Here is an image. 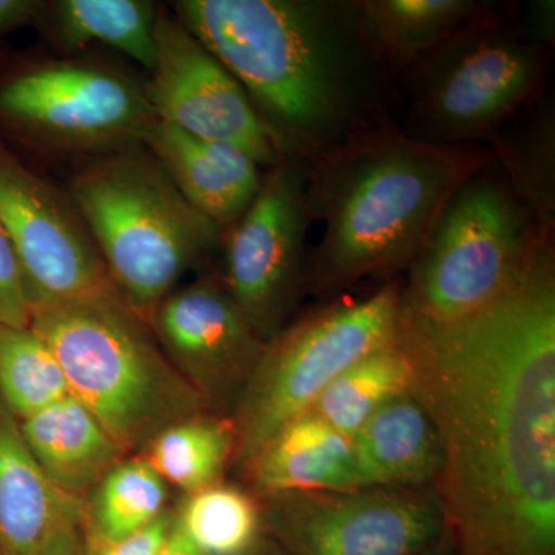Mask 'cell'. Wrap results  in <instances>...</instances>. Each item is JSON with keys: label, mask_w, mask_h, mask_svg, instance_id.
Listing matches in <instances>:
<instances>
[{"label": "cell", "mask_w": 555, "mask_h": 555, "mask_svg": "<svg viewBox=\"0 0 555 555\" xmlns=\"http://www.w3.org/2000/svg\"><path fill=\"white\" fill-rule=\"evenodd\" d=\"M414 393L436 423V489L456 555H555V248L448 324L401 317Z\"/></svg>", "instance_id": "6da1fadb"}, {"label": "cell", "mask_w": 555, "mask_h": 555, "mask_svg": "<svg viewBox=\"0 0 555 555\" xmlns=\"http://www.w3.org/2000/svg\"><path fill=\"white\" fill-rule=\"evenodd\" d=\"M175 16L238 80L287 158L310 164L401 104L356 0H179Z\"/></svg>", "instance_id": "7a4b0ae2"}, {"label": "cell", "mask_w": 555, "mask_h": 555, "mask_svg": "<svg viewBox=\"0 0 555 555\" xmlns=\"http://www.w3.org/2000/svg\"><path fill=\"white\" fill-rule=\"evenodd\" d=\"M492 159L483 144H430L387 127L308 164L310 214L324 232L306 295L331 301L367 278L408 272L456 189Z\"/></svg>", "instance_id": "3957f363"}, {"label": "cell", "mask_w": 555, "mask_h": 555, "mask_svg": "<svg viewBox=\"0 0 555 555\" xmlns=\"http://www.w3.org/2000/svg\"><path fill=\"white\" fill-rule=\"evenodd\" d=\"M30 327L60 361L69 393L126 455L144 452L175 423L211 412L116 288L33 309Z\"/></svg>", "instance_id": "277c9868"}, {"label": "cell", "mask_w": 555, "mask_h": 555, "mask_svg": "<svg viewBox=\"0 0 555 555\" xmlns=\"http://www.w3.org/2000/svg\"><path fill=\"white\" fill-rule=\"evenodd\" d=\"M68 193L113 286L144 320L221 247V230L190 206L142 144L80 160Z\"/></svg>", "instance_id": "5b68a950"}, {"label": "cell", "mask_w": 555, "mask_h": 555, "mask_svg": "<svg viewBox=\"0 0 555 555\" xmlns=\"http://www.w3.org/2000/svg\"><path fill=\"white\" fill-rule=\"evenodd\" d=\"M517 7L466 25L396 79L400 129L440 145L491 141L537 100L553 50L526 38Z\"/></svg>", "instance_id": "8992f818"}, {"label": "cell", "mask_w": 555, "mask_h": 555, "mask_svg": "<svg viewBox=\"0 0 555 555\" xmlns=\"http://www.w3.org/2000/svg\"><path fill=\"white\" fill-rule=\"evenodd\" d=\"M554 233L492 159L441 210L401 286V317L448 324L480 312L516 283Z\"/></svg>", "instance_id": "52a82bcc"}, {"label": "cell", "mask_w": 555, "mask_h": 555, "mask_svg": "<svg viewBox=\"0 0 555 555\" xmlns=\"http://www.w3.org/2000/svg\"><path fill=\"white\" fill-rule=\"evenodd\" d=\"M401 331V284L361 298H334L270 339L233 411V463L246 470L270 438L308 414L339 374L393 345Z\"/></svg>", "instance_id": "ba28073f"}, {"label": "cell", "mask_w": 555, "mask_h": 555, "mask_svg": "<svg viewBox=\"0 0 555 555\" xmlns=\"http://www.w3.org/2000/svg\"><path fill=\"white\" fill-rule=\"evenodd\" d=\"M156 115L142 80L101 57L0 65V137L80 160L142 144Z\"/></svg>", "instance_id": "9c48e42d"}, {"label": "cell", "mask_w": 555, "mask_h": 555, "mask_svg": "<svg viewBox=\"0 0 555 555\" xmlns=\"http://www.w3.org/2000/svg\"><path fill=\"white\" fill-rule=\"evenodd\" d=\"M308 164L287 158L262 173L244 214L222 233V286L268 345L291 323L306 295Z\"/></svg>", "instance_id": "30bf717a"}, {"label": "cell", "mask_w": 555, "mask_h": 555, "mask_svg": "<svg viewBox=\"0 0 555 555\" xmlns=\"http://www.w3.org/2000/svg\"><path fill=\"white\" fill-rule=\"evenodd\" d=\"M264 502V526L288 555H416L448 532L434 488L310 492Z\"/></svg>", "instance_id": "8fae6325"}, {"label": "cell", "mask_w": 555, "mask_h": 555, "mask_svg": "<svg viewBox=\"0 0 555 555\" xmlns=\"http://www.w3.org/2000/svg\"><path fill=\"white\" fill-rule=\"evenodd\" d=\"M0 228L20 261L31 310L115 288L68 190L30 169L2 137Z\"/></svg>", "instance_id": "7c38bea8"}, {"label": "cell", "mask_w": 555, "mask_h": 555, "mask_svg": "<svg viewBox=\"0 0 555 555\" xmlns=\"http://www.w3.org/2000/svg\"><path fill=\"white\" fill-rule=\"evenodd\" d=\"M155 46V65L142 83L156 118L232 145L266 170L287 159L238 80L164 7L156 16Z\"/></svg>", "instance_id": "4fadbf2b"}, {"label": "cell", "mask_w": 555, "mask_h": 555, "mask_svg": "<svg viewBox=\"0 0 555 555\" xmlns=\"http://www.w3.org/2000/svg\"><path fill=\"white\" fill-rule=\"evenodd\" d=\"M145 321L178 374L214 414L230 418L266 343L229 297L218 273L175 288Z\"/></svg>", "instance_id": "5bb4252c"}, {"label": "cell", "mask_w": 555, "mask_h": 555, "mask_svg": "<svg viewBox=\"0 0 555 555\" xmlns=\"http://www.w3.org/2000/svg\"><path fill=\"white\" fill-rule=\"evenodd\" d=\"M142 145L158 159L190 206L222 233L257 195L261 167L241 150L207 141L156 118Z\"/></svg>", "instance_id": "9a60e30c"}, {"label": "cell", "mask_w": 555, "mask_h": 555, "mask_svg": "<svg viewBox=\"0 0 555 555\" xmlns=\"http://www.w3.org/2000/svg\"><path fill=\"white\" fill-rule=\"evenodd\" d=\"M246 473L262 499L369 488L353 438L312 412L270 438Z\"/></svg>", "instance_id": "2e32d148"}, {"label": "cell", "mask_w": 555, "mask_h": 555, "mask_svg": "<svg viewBox=\"0 0 555 555\" xmlns=\"http://www.w3.org/2000/svg\"><path fill=\"white\" fill-rule=\"evenodd\" d=\"M83 499L61 491L36 462L20 420L0 401V555H38L67 526H82Z\"/></svg>", "instance_id": "e0dca14e"}, {"label": "cell", "mask_w": 555, "mask_h": 555, "mask_svg": "<svg viewBox=\"0 0 555 555\" xmlns=\"http://www.w3.org/2000/svg\"><path fill=\"white\" fill-rule=\"evenodd\" d=\"M352 438L369 488H434L443 470L440 434L414 390L387 401Z\"/></svg>", "instance_id": "ac0fdd59"}, {"label": "cell", "mask_w": 555, "mask_h": 555, "mask_svg": "<svg viewBox=\"0 0 555 555\" xmlns=\"http://www.w3.org/2000/svg\"><path fill=\"white\" fill-rule=\"evenodd\" d=\"M36 462L61 491L83 499L126 452L89 409L68 393L20 420Z\"/></svg>", "instance_id": "d6986e66"}, {"label": "cell", "mask_w": 555, "mask_h": 555, "mask_svg": "<svg viewBox=\"0 0 555 555\" xmlns=\"http://www.w3.org/2000/svg\"><path fill=\"white\" fill-rule=\"evenodd\" d=\"M495 0H356L369 38L393 78L438 43L499 7Z\"/></svg>", "instance_id": "ffe728a7"}, {"label": "cell", "mask_w": 555, "mask_h": 555, "mask_svg": "<svg viewBox=\"0 0 555 555\" xmlns=\"http://www.w3.org/2000/svg\"><path fill=\"white\" fill-rule=\"evenodd\" d=\"M158 9L150 0H43L36 28L62 53L100 42L150 72L156 61Z\"/></svg>", "instance_id": "44dd1931"}, {"label": "cell", "mask_w": 555, "mask_h": 555, "mask_svg": "<svg viewBox=\"0 0 555 555\" xmlns=\"http://www.w3.org/2000/svg\"><path fill=\"white\" fill-rule=\"evenodd\" d=\"M169 485L145 456L116 463L83 496L82 534L116 542L137 534L167 511Z\"/></svg>", "instance_id": "7402d4cb"}, {"label": "cell", "mask_w": 555, "mask_h": 555, "mask_svg": "<svg viewBox=\"0 0 555 555\" xmlns=\"http://www.w3.org/2000/svg\"><path fill=\"white\" fill-rule=\"evenodd\" d=\"M535 101L525 119L514 129L500 130L488 147L517 198L545 228L555 230L554 107Z\"/></svg>", "instance_id": "603a6c76"}, {"label": "cell", "mask_w": 555, "mask_h": 555, "mask_svg": "<svg viewBox=\"0 0 555 555\" xmlns=\"http://www.w3.org/2000/svg\"><path fill=\"white\" fill-rule=\"evenodd\" d=\"M235 430L229 416H190L164 429L142 452L167 485L185 495L221 483L235 455Z\"/></svg>", "instance_id": "cb8c5ba5"}, {"label": "cell", "mask_w": 555, "mask_h": 555, "mask_svg": "<svg viewBox=\"0 0 555 555\" xmlns=\"http://www.w3.org/2000/svg\"><path fill=\"white\" fill-rule=\"evenodd\" d=\"M414 387V366L400 341L375 350L346 369L309 412L353 437L387 401Z\"/></svg>", "instance_id": "d4e9b609"}, {"label": "cell", "mask_w": 555, "mask_h": 555, "mask_svg": "<svg viewBox=\"0 0 555 555\" xmlns=\"http://www.w3.org/2000/svg\"><path fill=\"white\" fill-rule=\"evenodd\" d=\"M175 518L203 555H250L262 543V507L238 486L218 483L185 496Z\"/></svg>", "instance_id": "484cf974"}, {"label": "cell", "mask_w": 555, "mask_h": 555, "mask_svg": "<svg viewBox=\"0 0 555 555\" xmlns=\"http://www.w3.org/2000/svg\"><path fill=\"white\" fill-rule=\"evenodd\" d=\"M68 393L49 345L30 326L0 324V401L11 414L27 418Z\"/></svg>", "instance_id": "4316f807"}, {"label": "cell", "mask_w": 555, "mask_h": 555, "mask_svg": "<svg viewBox=\"0 0 555 555\" xmlns=\"http://www.w3.org/2000/svg\"><path fill=\"white\" fill-rule=\"evenodd\" d=\"M31 309L20 261L9 236L0 228V324L30 326Z\"/></svg>", "instance_id": "83f0119b"}, {"label": "cell", "mask_w": 555, "mask_h": 555, "mask_svg": "<svg viewBox=\"0 0 555 555\" xmlns=\"http://www.w3.org/2000/svg\"><path fill=\"white\" fill-rule=\"evenodd\" d=\"M175 513L167 509L153 524L145 526L137 534L116 542H96L83 537L86 555H156L169 535Z\"/></svg>", "instance_id": "f1b7e54d"}, {"label": "cell", "mask_w": 555, "mask_h": 555, "mask_svg": "<svg viewBox=\"0 0 555 555\" xmlns=\"http://www.w3.org/2000/svg\"><path fill=\"white\" fill-rule=\"evenodd\" d=\"M526 38L546 49L555 46V2L554 0H534L529 3L524 28Z\"/></svg>", "instance_id": "f546056e"}, {"label": "cell", "mask_w": 555, "mask_h": 555, "mask_svg": "<svg viewBox=\"0 0 555 555\" xmlns=\"http://www.w3.org/2000/svg\"><path fill=\"white\" fill-rule=\"evenodd\" d=\"M43 0H0V39L38 24Z\"/></svg>", "instance_id": "4dcf8cb0"}, {"label": "cell", "mask_w": 555, "mask_h": 555, "mask_svg": "<svg viewBox=\"0 0 555 555\" xmlns=\"http://www.w3.org/2000/svg\"><path fill=\"white\" fill-rule=\"evenodd\" d=\"M38 555H86L82 526H67L51 537Z\"/></svg>", "instance_id": "1f68e13d"}, {"label": "cell", "mask_w": 555, "mask_h": 555, "mask_svg": "<svg viewBox=\"0 0 555 555\" xmlns=\"http://www.w3.org/2000/svg\"><path fill=\"white\" fill-rule=\"evenodd\" d=\"M177 517V514H175ZM156 555H203L198 547L193 545L190 542L189 537L181 531L177 524V518H175L173 525H171V529L169 535H167L166 542L163 543L158 554Z\"/></svg>", "instance_id": "d6a6232c"}, {"label": "cell", "mask_w": 555, "mask_h": 555, "mask_svg": "<svg viewBox=\"0 0 555 555\" xmlns=\"http://www.w3.org/2000/svg\"><path fill=\"white\" fill-rule=\"evenodd\" d=\"M416 555H456L454 542H452L451 534L449 531L447 534L441 537L437 543H434L433 546L427 547V550L423 551V553Z\"/></svg>", "instance_id": "836d02e7"}, {"label": "cell", "mask_w": 555, "mask_h": 555, "mask_svg": "<svg viewBox=\"0 0 555 555\" xmlns=\"http://www.w3.org/2000/svg\"><path fill=\"white\" fill-rule=\"evenodd\" d=\"M250 555H288L280 545L262 542Z\"/></svg>", "instance_id": "e575fe53"}, {"label": "cell", "mask_w": 555, "mask_h": 555, "mask_svg": "<svg viewBox=\"0 0 555 555\" xmlns=\"http://www.w3.org/2000/svg\"><path fill=\"white\" fill-rule=\"evenodd\" d=\"M3 61H5V53H3L2 50H0V65H2Z\"/></svg>", "instance_id": "d590c367"}]
</instances>
